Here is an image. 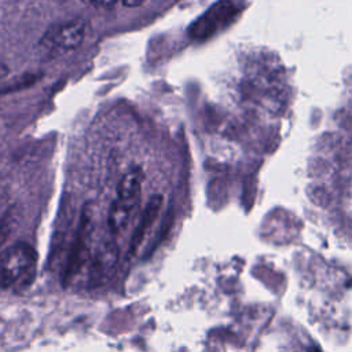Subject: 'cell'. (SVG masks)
<instances>
[{
  "instance_id": "cell-10",
  "label": "cell",
  "mask_w": 352,
  "mask_h": 352,
  "mask_svg": "<svg viewBox=\"0 0 352 352\" xmlns=\"http://www.w3.org/2000/svg\"><path fill=\"white\" fill-rule=\"evenodd\" d=\"M7 74H8V67H7L4 63L0 62V81H1L3 78H6Z\"/></svg>"
},
{
  "instance_id": "cell-3",
  "label": "cell",
  "mask_w": 352,
  "mask_h": 352,
  "mask_svg": "<svg viewBox=\"0 0 352 352\" xmlns=\"http://www.w3.org/2000/svg\"><path fill=\"white\" fill-rule=\"evenodd\" d=\"M239 11V4L234 0H219L212 4L188 28V34L194 40H205L227 26Z\"/></svg>"
},
{
  "instance_id": "cell-1",
  "label": "cell",
  "mask_w": 352,
  "mask_h": 352,
  "mask_svg": "<svg viewBox=\"0 0 352 352\" xmlns=\"http://www.w3.org/2000/svg\"><path fill=\"white\" fill-rule=\"evenodd\" d=\"M143 170L139 166L129 169L120 180L117 187V197L109 210V228L111 232L122 231L132 219L140 202Z\"/></svg>"
},
{
  "instance_id": "cell-5",
  "label": "cell",
  "mask_w": 352,
  "mask_h": 352,
  "mask_svg": "<svg viewBox=\"0 0 352 352\" xmlns=\"http://www.w3.org/2000/svg\"><path fill=\"white\" fill-rule=\"evenodd\" d=\"M87 34V23L82 19H73L51 29L44 37L43 44L52 52H66L80 47Z\"/></svg>"
},
{
  "instance_id": "cell-4",
  "label": "cell",
  "mask_w": 352,
  "mask_h": 352,
  "mask_svg": "<svg viewBox=\"0 0 352 352\" xmlns=\"http://www.w3.org/2000/svg\"><path fill=\"white\" fill-rule=\"evenodd\" d=\"M91 241H92V216L88 208H85L81 213L77 235L67 260V265L65 271V283H67L69 280H73L89 260Z\"/></svg>"
},
{
  "instance_id": "cell-9",
  "label": "cell",
  "mask_w": 352,
  "mask_h": 352,
  "mask_svg": "<svg viewBox=\"0 0 352 352\" xmlns=\"http://www.w3.org/2000/svg\"><path fill=\"white\" fill-rule=\"evenodd\" d=\"M125 7H129V8H136V7H140L144 0H120Z\"/></svg>"
},
{
  "instance_id": "cell-8",
  "label": "cell",
  "mask_w": 352,
  "mask_h": 352,
  "mask_svg": "<svg viewBox=\"0 0 352 352\" xmlns=\"http://www.w3.org/2000/svg\"><path fill=\"white\" fill-rule=\"evenodd\" d=\"M84 3L87 4H91V6H99V7H109V6H113L116 4L117 1L120 0H82Z\"/></svg>"
},
{
  "instance_id": "cell-7",
  "label": "cell",
  "mask_w": 352,
  "mask_h": 352,
  "mask_svg": "<svg viewBox=\"0 0 352 352\" xmlns=\"http://www.w3.org/2000/svg\"><path fill=\"white\" fill-rule=\"evenodd\" d=\"M117 248L111 243H106L94 253L92 264L89 265L91 283H103L111 276L114 265L117 264Z\"/></svg>"
},
{
  "instance_id": "cell-6",
  "label": "cell",
  "mask_w": 352,
  "mask_h": 352,
  "mask_svg": "<svg viewBox=\"0 0 352 352\" xmlns=\"http://www.w3.org/2000/svg\"><path fill=\"white\" fill-rule=\"evenodd\" d=\"M162 197L160 194H155L150 198V201L147 202L146 208L143 209L142 214H140V220L139 224L132 235L131 239V248H129V253L135 254L138 252V249L140 248V245L144 242L147 234L151 231V228L154 227L161 209H162Z\"/></svg>"
},
{
  "instance_id": "cell-2",
  "label": "cell",
  "mask_w": 352,
  "mask_h": 352,
  "mask_svg": "<svg viewBox=\"0 0 352 352\" xmlns=\"http://www.w3.org/2000/svg\"><path fill=\"white\" fill-rule=\"evenodd\" d=\"M37 254L28 243H16L0 253V287L29 285L34 278Z\"/></svg>"
}]
</instances>
